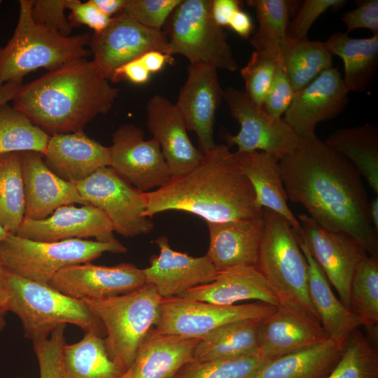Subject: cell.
Returning a JSON list of instances; mask_svg holds the SVG:
<instances>
[{"label":"cell","instance_id":"cell-14","mask_svg":"<svg viewBox=\"0 0 378 378\" xmlns=\"http://www.w3.org/2000/svg\"><path fill=\"white\" fill-rule=\"evenodd\" d=\"M300 234L340 301L349 309L350 286L354 272L368 253L352 236L328 230L307 214L298 216Z\"/></svg>","mask_w":378,"mask_h":378},{"label":"cell","instance_id":"cell-8","mask_svg":"<svg viewBox=\"0 0 378 378\" xmlns=\"http://www.w3.org/2000/svg\"><path fill=\"white\" fill-rule=\"evenodd\" d=\"M127 251L117 239L108 242L82 239L38 241L9 233L0 244V260L10 273L48 284L65 267L90 262L104 253Z\"/></svg>","mask_w":378,"mask_h":378},{"label":"cell","instance_id":"cell-18","mask_svg":"<svg viewBox=\"0 0 378 378\" xmlns=\"http://www.w3.org/2000/svg\"><path fill=\"white\" fill-rule=\"evenodd\" d=\"M348 94L338 69L331 67L295 92L283 118L299 136L314 134L318 122L343 111L348 104Z\"/></svg>","mask_w":378,"mask_h":378},{"label":"cell","instance_id":"cell-23","mask_svg":"<svg viewBox=\"0 0 378 378\" xmlns=\"http://www.w3.org/2000/svg\"><path fill=\"white\" fill-rule=\"evenodd\" d=\"M146 111L148 130L159 143L171 176L183 174L196 167L203 153L190 141L175 104L156 94L149 99Z\"/></svg>","mask_w":378,"mask_h":378},{"label":"cell","instance_id":"cell-5","mask_svg":"<svg viewBox=\"0 0 378 378\" xmlns=\"http://www.w3.org/2000/svg\"><path fill=\"white\" fill-rule=\"evenodd\" d=\"M4 288L8 294V312L21 321L24 336L33 343L45 340L59 326L73 324L84 332L106 335L101 321L83 301L51 287L5 270Z\"/></svg>","mask_w":378,"mask_h":378},{"label":"cell","instance_id":"cell-36","mask_svg":"<svg viewBox=\"0 0 378 378\" xmlns=\"http://www.w3.org/2000/svg\"><path fill=\"white\" fill-rule=\"evenodd\" d=\"M300 1L290 0H248L258 22V30L250 39L254 51L272 55L279 54L281 44L286 38L290 18Z\"/></svg>","mask_w":378,"mask_h":378},{"label":"cell","instance_id":"cell-17","mask_svg":"<svg viewBox=\"0 0 378 378\" xmlns=\"http://www.w3.org/2000/svg\"><path fill=\"white\" fill-rule=\"evenodd\" d=\"M78 300L104 298L134 291L146 284L143 270L132 263L107 267L90 262L59 270L48 284Z\"/></svg>","mask_w":378,"mask_h":378},{"label":"cell","instance_id":"cell-41","mask_svg":"<svg viewBox=\"0 0 378 378\" xmlns=\"http://www.w3.org/2000/svg\"><path fill=\"white\" fill-rule=\"evenodd\" d=\"M323 378H378V353L358 329L347 338L340 359Z\"/></svg>","mask_w":378,"mask_h":378},{"label":"cell","instance_id":"cell-52","mask_svg":"<svg viewBox=\"0 0 378 378\" xmlns=\"http://www.w3.org/2000/svg\"><path fill=\"white\" fill-rule=\"evenodd\" d=\"M139 59L150 74L160 71L166 63L173 61L172 55L158 50L147 52Z\"/></svg>","mask_w":378,"mask_h":378},{"label":"cell","instance_id":"cell-53","mask_svg":"<svg viewBox=\"0 0 378 378\" xmlns=\"http://www.w3.org/2000/svg\"><path fill=\"white\" fill-rule=\"evenodd\" d=\"M228 26L239 36L244 38L249 37L253 29L251 17L241 9L233 15Z\"/></svg>","mask_w":378,"mask_h":378},{"label":"cell","instance_id":"cell-43","mask_svg":"<svg viewBox=\"0 0 378 378\" xmlns=\"http://www.w3.org/2000/svg\"><path fill=\"white\" fill-rule=\"evenodd\" d=\"M66 326H59L48 339L33 343L39 366V378H64L62 349L66 343Z\"/></svg>","mask_w":378,"mask_h":378},{"label":"cell","instance_id":"cell-50","mask_svg":"<svg viewBox=\"0 0 378 378\" xmlns=\"http://www.w3.org/2000/svg\"><path fill=\"white\" fill-rule=\"evenodd\" d=\"M150 74L140 59L138 58L118 68L114 71L111 81L118 82L127 80L136 84H143L149 80Z\"/></svg>","mask_w":378,"mask_h":378},{"label":"cell","instance_id":"cell-45","mask_svg":"<svg viewBox=\"0 0 378 378\" xmlns=\"http://www.w3.org/2000/svg\"><path fill=\"white\" fill-rule=\"evenodd\" d=\"M346 2L344 0L304 1L295 17L288 25L287 37L296 40L307 38L311 27L318 18L330 8L337 10L342 7Z\"/></svg>","mask_w":378,"mask_h":378},{"label":"cell","instance_id":"cell-13","mask_svg":"<svg viewBox=\"0 0 378 378\" xmlns=\"http://www.w3.org/2000/svg\"><path fill=\"white\" fill-rule=\"evenodd\" d=\"M92 62L109 80L123 64L151 50L172 55L164 31L146 27L121 13L108 26L91 36Z\"/></svg>","mask_w":378,"mask_h":378},{"label":"cell","instance_id":"cell-37","mask_svg":"<svg viewBox=\"0 0 378 378\" xmlns=\"http://www.w3.org/2000/svg\"><path fill=\"white\" fill-rule=\"evenodd\" d=\"M50 137L8 102L0 105V155L31 151L44 156Z\"/></svg>","mask_w":378,"mask_h":378},{"label":"cell","instance_id":"cell-28","mask_svg":"<svg viewBox=\"0 0 378 378\" xmlns=\"http://www.w3.org/2000/svg\"><path fill=\"white\" fill-rule=\"evenodd\" d=\"M199 340L160 334L152 329L131 365L118 378H171L194 359Z\"/></svg>","mask_w":378,"mask_h":378},{"label":"cell","instance_id":"cell-15","mask_svg":"<svg viewBox=\"0 0 378 378\" xmlns=\"http://www.w3.org/2000/svg\"><path fill=\"white\" fill-rule=\"evenodd\" d=\"M110 167L143 192L161 187L171 174L158 141L144 139L143 130L132 124L120 126L112 135Z\"/></svg>","mask_w":378,"mask_h":378},{"label":"cell","instance_id":"cell-30","mask_svg":"<svg viewBox=\"0 0 378 378\" xmlns=\"http://www.w3.org/2000/svg\"><path fill=\"white\" fill-rule=\"evenodd\" d=\"M325 43L330 53L343 61V80L349 92L369 90L378 67V33L368 38H354L337 32Z\"/></svg>","mask_w":378,"mask_h":378},{"label":"cell","instance_id":"cell-21","mask_svg":"<svg viewBox=\"0 0 378 378\" xmlns=\"http://www.w3.org/2000/svg\"><path fill=\"white\" fill-rule=\"evenodd\" d=\"M328 338L321 323L283 303L260 321L257 350L266 360L325 342Z\"/></svg>","mask_w":378,"mask_h":378},{"label":"cell","instance_id":"cell-60","mask_svg":"<svg viewBox=\"0 0 378 378\" xmlns=\"http://www.w3.org/2000/svg\"><path fill=\"white\" fill-rule=\"evenodd\" d=\"M6 326V321L4 318H0V332L4 330Z\"/></svg>","mask_w":378,"mask_h":378},{"label":"cell","instance_id":"cell-16","mask_svg":"<svg viewBox=\"0 0 378 378\" xmlns=\"http://www.w3.org/2000/svg\"><path fill=\"white\" fill-rule=\"evenodd\" d=\"M217 70L205 64H190L175 104L188 131L196 134L202 153L216 145L214 138L215 116L224 92Z\"/></svg>","mask_w":378,"mask_h":378},{"label":"cell","instance_id":"cell-11","mask_svg":"<svg viewBox=\"0 0 378 378\" xmlns=\"http://www.w3.org/2000/svg\"><path fill=\"white\" fill-rule=\"evenodd\" d=\"M223 99L240 127L236 134L224 136L226 145L236 146L237 153L262 151L279 161L296 146L299 136L294 130L283 118L269 115L245 92L227 87Z\"/></svg>","mask_w":378,"mask_h":378},{"label":"cell","instance_id":"cell-27","mask_svg":"<svg viewBox=\"0 0 378 378\" xmlns=\"http://www.w3.org/2000/svg\"><path fill=\"white\" fill-rule=\"evenodd\" d=\"M296 237L308 265V293L321 326L331 340L342 348L349 335L363 326L332 291L330 284L302 238Z\"/></svg>","mask_w":378,"mask_h":378},{"label":"cell","instance_id":"cell-56","mask_svg":"<svg viewBox=\"0 0 378 378\" xmlns=\"http://www.w3.org/2000/svg\"><path fill=\"white\" fill-rule=\"evenodd\" d=\"M369 216L372 227L378 234V197H376L370 201Z\"/></svg>","mask_w":378,"mask_h":378},{"label":"cell","instance_id":"cell-42","mask_svg":"<svg viewBox=\"0 0 378 378\" xmlns=\"http://www.w3.org/2000/svg\"><path fill=\"white\" fill-rule=\"evenodd\" d=\"M279 62V54L272 55L253 51L247 64L240 70L246 94L255 104L262 106L273 80Z\"/></svg>","mask_w":378,"mask_h":378},{"label":"cell","instance_id":"cell-40","mask_svg":"<svg viewBox=\"0 0 378 378\" xmlns=\"http://www.w3.org/2000/svg\"><path fill=\"white\" fill-rule=\"evenodd\" d=\"M267 360L258 351L204 361L192 360L171 378H251Z\"/></svg>","mask_w":378,"mask_h":378},{"label":"cell","instance_id":"cell-59","mask_svg":"<svg viewBox=\"0 0 378 378\" xmlns=\"http://www.w3.org/2000/svg\"><path fill=\"white\" fill-rule=\"evenodd\" d=\"M9 233L0 225V244Z\"/></svg>","mask_w":378,"mask_h":378},{"label":"cell","instance_id":"cell-51","mask_svg":"<svg viewBox=\"0 0 378 378\" xmlns=\"http://www.w3.org/2000/svg\"><path fill=\"white\" fill-rule=\"evenodd\" d=\"M238 0H212L211 10L215 22L224 28L229 25L233 15L241 10Z\"/></svg>","mask_w":378,"mask_h":378},{"label":"cell","instance_id":"cell-26","mask_svg":"<svg viewBox=\"0 0 378 378\" xmlns=\"http://www.w3.org/2000/svg\"><path fill=\"white\" fill-rule=\"evenodd\" d=\"M178 297L220 305L246 300L279 304L276 295L255 267L218 270L213 281L188 289Z\"/></svg>","mask_w":378,"mask_h":378},{"label":"cell","instance_id":"cell-24","mask_svg":"<svg viewBox=\"0 0 378 378\" xmlns=\"http://www.w3.org/2000/svg\"><path fill=\"white\" fill-rule=\"evenodd\" d=\"M206 225L209 245L206 255L218 270L256 266L264 231L262 214Z\"/></svg>","mask_w":378,"mask_h":378},{"label":"cell","instance_id":"cell-48","mask_svg":"<svg viewBox=\"0 0 378 378\" xmlns=\"http://www.w3.org/2000/svg\"><path fill=\"white\" fill-rule=\"evenodd\" d=\"M66 9L71 11L68 20L73 27L84 24L93 29L94 32L106 29L112 19L103 14L92 0L84 3L79 0H67Z\"/></svg>","mask_w":378,"mask_h":378},{"label":"cell","instance_id":"cell-20","mask_svg":"<svg viewBox=\"0 0 378 378\" xmlns=\"http://www.w3.org/2000/svg\"><path fill=\"white\" fill-rule=\"evenodd\" d=\"M155 243L159 254L150 259L143 269L146 284L155 286L163 298L178 297L188 289L213 281L218 270L205 255L193 257L172 249L167 237H159Z\"/></svg>","mask_w":378,"mask_h":378},{"label":"cell","instance_id":"cell-47","mask_svg":"<svg viewBox=\"0 0 378 378\" xmlns=\"http://www.w3.org/2000/svg\"><path fill=\"white\" fill-rule=\"evenodd\" d=\"M295 92L279 54L278 65L262 108L269 115L281 118L289 108Z\"/></svg>","mask_w":378,"mask_h":378},{"label":"cell","instance_id":"cell-4","mask_svg":"<svg viewBox=\"0 0 378 378\" xmlns=\"http://www.w3.org/2000/svg\"><path fill=\"white\" fill-rule=\"evenodd\" d=\"M19 4L13 35L0 48V83H22L24 76L39 68L50 71L89 55V34L62 36L34 21L32 0H20Z\"/></svg>","mask_w":378,"mask_h":378},{"label":"cell","instance_id":"cell-49","mask_svg":"<svg viewBox=\"0 0 378 378\" xmlns=\"http://www.w3.org/2000/svg\"><path fill=\"white\" fill-rule=\"evenodd\" d=\"M356 7L346 12L342 18L346 26V34L365 28L378 33V1H356Z\"/></svg>","mask_w":378,"mask_h":378},{"label":"cell","instance_id":"cell-35","mask_svg":"<svg viewBox=\"0 0 378 378\" xmlns=\"http://www.w3.org/2000/svg\"><path fill=\"white\" fill-rule=\"evenodd\" d=\"M260 318H248L221 326L200 339L194 360L204 361L239 356L257 349Z\"/></svg>","mask_w":378,"mask_h":378},{"label":"cell","instance_id":"cell-6","mask_svg":"<svg viewBox=\"0 0 378 378\" xmlns=\"http://www.w3.org/2000/svg\"><path fill=\"white\" fill-rule=\"evenodd\" d=\"M264 231L255 267L286 304L320 323L308 293L306 258L289 222L263 208Z\"/></svg>","mask_w":378,"mask_h":378},{"label":"cell","instance_id":"cell-19","mask_svg":"<svg viewBox=\"0 0 378 378\" xmlns=\"http://www.w3.org/2000/svg\"><path fill=\"white\" fill-rule=\"evenodd\" d=\"M113 232L111 221L98 208L68 204L57 208L43 219L24 218L15 234L38 241L94 238L108 242L115 239Z\"/></svg>","mask_w":378,"mask_h":378},{"label":"cell","instance_id":"cell-57","mask_svg":"<svg viewBox=\"0 0 378 378\" xmlns=\"http://www.w3.org/2000/svg\"><path fill=\"white\" fill-rule=\"evenodd\" d=\"M7 312H8V294L4 287L0 286V318H4Z\"/></svg>","mask_w":378,"mask_h":378},{"label":"cell","instance_id":"cell-54","mask_svg":"<svg viewBox=\"0 0 378 378\" xmlns=\"http://www.w3.org/2000/svg\"><path fill=\"white\" fill-rule=\"evenodd\" d=\"M97 8L106 16L112 18L121 13L127 0H92Z\"/></svg>","mask_w":378,"mask_h":378},{"label":"cell","instance_id":"cell-58","mask_svg":"<svg viewBox=\"0 0 378 378\" xmlns=\"http://www.w3.org/2000/svg\"><path fill=\"white\" fill-rule=\"evenodd\" d=\"M5 270L4 269L0 260V286L4 287Z\"/></svg>","mask_w":378,"mask_h":378},{"label":"cell","instance_id":"cell-25","mask_svg":"<svg viewBox=\"0 0 378 378\" xmlns=\"http://www.w3.org/2000/svg\"><path fill=\"white\" fill-rule=\"evenodd\" d=\"M48 167L64 180L76 183L100 168L110 167V147L83 131L50 136L46 153Z\"/></svg>","mask_w":378,"mask_h":378},{"label":"cell","instance_id":"cell-33","mask_svg":"<svg viewBox=\"0 0 378 378\" xmlns=\"http://www.w3.org/2000/svg\"><path fill=\"white\" fill-rule=\"evenodd\" d=\"M279 54L295 92L332 67V55L322 41L286 37L279 47Z\"/></svg>","mask_w":378,"mask_h":378},{"label":"cell","instance_id":"cell-46","mask_svg":"<svg viewBox=\"0 0 378 378\" xmlns=\"http://www.w3.org/2000/svg\"><path fill=\"white\" fill-rule=\"evenodd\" d=\"M67 0H32L34 21L62 36H69L73 29L65 15Z\"/></svg>","mask_w":378,"mask_h":378},{"label":"cell","instance_id":"cell-2","mask_svg":"<svg viewBox=\"0 0 378 378\" xmlns=\"http://www.w3.org/2000/svg\"><path fill=\"white\" fill-rule=\"evenodd\" d=\"M144 214L149 218L163 211H181L198 216L206 223H219L262 214L236 153L223 144L203 153L190 171L171 176L161 187L144 192Z\"/></svg>","mask_w":378,"mask_h":378},{"label":"cell","instance_id":"cell-3","mask_svg":"<svg viewBox=\"0 0 378 378\" xmlns=\"http://www.w3.org/2000/svg\"><path fill=\"white\" fill-rule=\"evenodd\" d=\"M119 90L85 58L48 71L22 85L13 107L50 136L83 131L112 108Z\"/></svg>","mask_w":378,"mask_h":378},{"label":"cell","instance_id":"cell-9","mask_svg":"<svg viewBox=\"0 0 378 378\" xmlns=\"http://www.w3.org/2000/svg\"><path fill=\"white\" fill-rule=\"evenodd\" d=\"M212 0H181L168 19L164 31L172 55L184 56L192 64H205L235 71L237 62L227 34L211 15Z\"/></svg>","mask_w":378,"mask_h":378},{"label":"cell","instance_id":"cell-7","mask_svg":"<svg viewBox=\"0 0 378 378\" xmlns=\"http://www.w3.org/2000/svg\"><path fill=\"white\" fill-rule=\"evenodd\" d=\"M161 300L155 286L149 284L117 296L82 300L102 323L107 353L123 372L158 324Z\"/></svg>","mask_w":378,"mask_h":378},{"label":"cell","instance_id":"cell-31","mask_svg":"<svg viewBox=\"0 0 378 378\" xmlns=\"http://www.w3.org/2000/svg\"><path fill=\"white\" fill-rule=\"evenodd\" d=\"M342 348L330 339L268 360L251 378H323L334 368Z\"/></svg>","mask_w":378,"mask_h":378},{"label":"cell","instance_id":"cell-55","mask_svg":"<svg viewBox=\"0 0 378 378\" xmlns=\"http://www.w3.org/2000/svg\"><path fill=\"white\" fill-rule=\"evenodd\" d=\"M22 85L15 82L0 83V105L12 101Z\"/></svg>","mask_w":378,"mask_h":378},{"label":"cell","instance_id":"cell-1","mask_svg":"<svg viewBox=\"0 0 378 378\" xmlns=\"http://www.w3.org/2000/svg\"><path fill=\"white\" fill-rule=\"evenodd\" d=\"M279 166L288 200L302 204L322 227L350 234L368 255H378L370 200L362 176L347 159L314 134L299 136Z\"/></svg>","mask_w":378,"mask_h":378},{"label":"cell","instance_id":"cell-61","mask_svg":"<svg viewBox=\"0 0 378 378\" xmlns=\"http://www.w3.org/2000/svg\"><path fill=\"white\" fill-rule=\"evenodd\" d=\"M9 378H20V377H9Z\"/></svg>","mask_w":378,"mask_h":378},{"label":"cell","instance_id":"cell-22","mask_svg":"<svg viewBox=\"0 0 378 378\" xmlns=\"http://www.w3.org/2000/svg\"><path fill=\"white\" fill-rule=\"evenodd\" d=\"M20 153L24 191V218H46L64 205H90L80 196L75 183L64 180L48 167L43 155L31 151Z\"/></svg>","mask_w":378,"mask_h":378},{"label":"cell","instance_id":"cell-39","mask_svg":"<svg viewBox=\"0 0 378 378\" xmlns=\"http://www.w3.org/2000/svg\"><path fill=\"white\" fill-rule=\"evenodd\" d=\"M349 309L363 326L378 325V256L368 255L358 265L350 286Z\"/></svg>","mask_w":378,"mask_h":378},{"label":"cell","instance_id":"cell-29","mask_svg":"<svg viewBox=\"0 0 378 378\" xmlns=\"http://www.w3.org/2000/svg\"><path fill=\"white\" fill-rule=\"evenodd\" d=\"M235 153L241 171L253 188L258 206L283 216L295 234L300 233V224L288 206L279 161L262 151Z\"/></svg>","mask_w":378,"mask_h":378},{"label":"cell","instance_id":"cell-32","mask_svg":"<svg viewBox=\"0 0 378 378\" xmlns=\"http://www.w3.org/2000/svg\"><path fill=\"white\" fill-rule=\"evenodd\" d=\"M325 142L347 159L378 194V130L374 125L346 127L333 132Z\"/></svg>","mask_w":378,"mask_h":378},{"label":"cell","instance_id":"cell-10","mask_svg":"<svg viewBox=\"0 0 378 378\" xmlns=\"http://www.w3.org/2000/svg\"><path fill=\"white\" fill-rule=\"evenodd\" d=\"M75 185L88 204L106 214L114 232L135 237L153 230L154 223L144 214V192L124 180L111 167L100 168Z\"/></svg>","mask_w":378,"mask_h":378},{"label":"cell","instance_id":"cell-34","mask_svg":"<svg viewBox=\"0 0 378 378\" xmlns=\"http://www.w3.org/2000/svg\"><path fill=\"white\" fill-rule=\"evenodd\" d=\"M64 378H118L123 371L109 357L102 337L85 332L62 349Z\"/></svg>","mask_w":378,"mask_h":378},{"label":"cell","instance_id":"cell-38","mask_svg":"<svg viewBox=\"0 0 378 378\" xmlns=\"http://www.w3.org/2000/svg\"><path fill=\"white\" fill-rule=\"evenodd\" d=\"M24 191L20 153L0 155V225L15 234L24 218Z\"/></svg>","mask_w":378,"mask_h":378},{"label":"cell","instance_id":"cell-12","mask_svg":"<svg viewBox=\"0 0 378 378\" xmlns=\"http://www.w3.org/2000/svg\"><path fill=\"white\" fill-rule=\"evenodd\" d=\"M275 309L276 307L262 302L220 305L181 297L162 298L160 318L153 330L160 334L200 339L233 321L263 319Z\"/></svg>","mask_w":378,"mask_h":378},{"label":"cell","instance_id":"cell-44","mask_svg":"<svg viewBox=\"0 0 378 378\" xmlns=\"http://www.w3.org/2000/svg\"><path fill=\"white\" fill-rule=\"evenodd\" d=\"M181 0H127L122 13L139 24L162 30Z\"/></svg>","mask_w":378,"mask_h":378}]
</instances>
